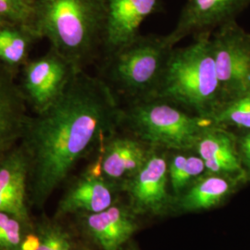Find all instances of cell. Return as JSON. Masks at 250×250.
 Segmentation results:
<instances>
[{
  "mask_svg": "<svg viewBox=\"0 0 250 250\" xmlns=\"http://www.w3.org/2000/svg\"><path fill=\"white\" fill-rule=\"evenodd\" d=\"M40 40L29 26L0 24V63L19 72L29 61L32 47Z\"/></svg>",
  "mask_w": 250,
  "mask_h": 250,
  "instance_id": "ac0fdd59",
  "label": "cell"
},
{
  "mask_svg": "<svg viewBox=\"0 0 250 250\" xmlns=\"http://www.w3.org/2000/svg\"><path fill=\"white\" fill-rule=\"evenodd\" d=\"M188 151L173 150L170 156L168 155L169 180L175 195L182 194L186 188L208 172L204 161L197 152L188 154Z\"/></svg>",
  "mask_w": 250,
  "mask_h": 250,
  "instance_id": "d6986e66",
  "label": "cell"
},
{
  "mask_svg": "<svg viewBox=\"0 0 250 250\" xmlns=\"http://www.w3.org/2000/svg\"><path fill=\"white\" fill-rule=\"evenodd\" d=\"M210 42L224 103L250 93V32L232 21L212 32Z\"/></svg>",
  "mask_w": 250,
  "mask_h": 250,
  "instance_id": "8992f818",
  "label": "cell"
},
{
  "mask_svg": "<svg viewBox=\"0 0 250 250\" xmlns=\"http://www.w3.org/2000/svg\"><path fill=\"white\" fill-rule=\"evenodd\" d=\"M211 119L198 116L158 98L130 102L123 107L122 125L153 147L168 151L194 150Z\"/></svg>",
  "mask_w": 250,
  "mask_h": 250,
  "instance_id": "277c9868",
  "label": "cell"
},
{
  "mask_svg": "<svg viewBox=\"0 0 250 250\" xmlns=\"http://www.w3.org/2000/svg\"></svg>",
  "mask_w": 250,
  "mask_h": 250,
  "instance_id": "4316f807",
  "label": "cell"
},
{
  "mask_svg": "<svg viewBox=\"0 0 250 250\" xmlns=\"http://www.w3.org/2000/svg\"><path fill=\"white\" fill-rule=\"evenodd\" d=\"M40 246V237L37 233H28L23 236L19 250H38Z\"/></svg>",
  "mask_w": 250,
  "mask_h": 250,
  "instance_id": "d4e9b609",
  "label": "cell"
},
{
  "mask_svg": "<svg viewBox=\"0 0 250 250\" xmlns=\"http://www.w3.org/2000/svg\"><path fill=\"white\" fill-rule=\"evenodd\" d=\"M164 36H138L133 43L106 58L107 82L130 102L153 98L170 52Z\"/></svg>",
  "mask_w": 250,
  "mask_h": 250,
  "instance_id": "5b68a950",
  "label": "cell"
},
{
  "mask_svg": "<svg viewBox=\"0 0 250 250\" xmlns=\"http://www.w3.org/2000/svg\"><path fill=\"white\" fill-rule=\"evenodd\" d=\"M163 9L162 0H107L102 53L105 58L140 36L144 21Z\"/></svg>",
  "mask_w": 250,
  "mask_h": 250,
  "instance_id": "30bf717a",
  "label": "cell"
},
{
  "mask_svg": "<svg viewBox=\"0 0 250 250\" xmlns=\"http://www.w3.org/2000/svg\"><path fill=\"white\" fill-rule=\"evenodd\" d=\"M17 73L0 63V161L21 139L29 117Z\"/></svg>",
  "mask_w": 250,
  "mask_h": 250,
  "instance_id": "8fae6325",
  "label": "cell"
},
{
  "mask_svg": "<svg viewBox=\"0 0 250 250\" xmlns=\"http://www.w3.org/2000/svg\"><path fill=\"white\" fill-rule=\"evenodd\" d=\"M250 5V0H188L181 10L177 23L164 36L170 47L188 36L211 35L217 28L232 21Z\"/></svg>",
  "mask_w": 250,
  "mask_h": 250,
  "instance_id": "ba28073f",
  "label": "cell"
},
{
  "mask_svg": "<svg viewBox=\"0 0 250 250\" xmlns=\"http://www.w3.org/2000/svg\"><path fill=\"white\" fill-rule=\"evenodd\" d=\"M215 126L234 134L250 131V92L224 102L211 117Z\"/></svg>",
  "mask_w": 250,
  "mask_h": 250,
  "instance_id": "ffe728a7",
  "label": "cell"
},
{
  "mask_svg": "<svg viewBox=\"0 0 250 250\" xmlns=\"http://www.w3.org/2000/svg\"><path fill=\"white\" fill-rule=\"evenodd\" d=\"M80 71L53 49L29 60L21 69L19 85L34 113H40L62 97L75 73Z\"/></svg>",
  "mask_w": 250,
  "mask_h": 250,
  "instance_id": "52a82bcc",
  "label": "cell"
},
{
  "mask_svg": "<svg viewBox=\"0 0 250 250\" xmlns=\"http://www.w3.org/2000/svg\"><path fill=\"white\" fill-rule=\"evenodd\" d=\"M122 114L107 82L80 70L54 104L29 115L21 144L35 204H45L90 147L116 132Z\"/></svg>",
  "mask_w": 250,
  "mask_h": 250,
  "instance_id": "6da1fadb",
  "label": "cell"
},
{
  "mask_svg": "<svg viewBox=\"0 0 250 250\" xmlns=\"http://www.w3.org/2000/svg\"><path fill=\"white\" fill-rule=\"evenodd\" d=\"M38 235L40 237L38 250H73L69 234L59 226H44Z\"/></svg>",
  "mask_w": 250,
  "mask_h": 250,
  "instance_id": "603a6c76",
  "label": "cell"
},
{
  "mask_svg": "<svg viewBox=\"0 0 250 250\" xmlns=\"http://www.w3.org/2000/svg\"><path fill=\"white\" fill-rule=\"evenodd\" d=\"M21 224L14 216L0 212V250H19L23 239Z\"/></svg>",
  "mask_w": 250,
  "mask_h": 250,
  "instance_id": "7402d4cb",
  "label": "cell"
},
{
  "mask_svg": "<svg viewBox=\"0 0 250 250\" xmlns=\"http://www.w3.org/2000/svg\"><path fill=\"white\" fill-rule=\"evenodd\" d=\"M194 150L204 161L208 172L248 179L238 154L236 135L231 131L215 125L208 128Z\"/></svg>",
  "mask_w": 250,
  "mask_h": 250,
  "instance_id": "5bb4252c",
  "label": "cell"
},
{
  "mask_svg": "<svg viewBox=\"0 0 250 250\" xmlns=\"http://www.w3.org/2000/svg\"><path fill=\"white\" fill-rule=\"evenodd\" d=\"M86 230L102 250H120L136 230L132 214L120 206L87 216Z\"/></svg>",
  "mask_w": 250,
  "mask_h": 250,
  "instance_id": "2e32d148",
  "label": "cell"
},
{
  "mask_svg": "<svg viewBox=\"0 0 250 250\" xmlns=\"http://www.w3.org/2000/svg\"><path fill=\"white\" fill-rule=\"evenodd\" d=\"M107 0H38L32 29L78 70L102 52Z\"/></svg>",
  "mask_w": 250,
  "mask_h": 250,
  "instance_id": "7a4b0ae2",
  "label": "cell"
},
{
  "mask_svg": "<svg viewBox=\"0 0 250 250\" xmlns=\"http://www.w3.org/2000/svg\"><path fill=\"white\" fill-rule=\"evenodd\" d=\"M154 147L132 135L113 133L103 141L101 174L109 181H126L142 168Z\"/></svg>",
  "mask_w": 250,
  "mask_h": 250,
  "instance_id": "4fadbf2b",
  "label": "cell"
},
{
  "mask_svg": "<svg viewBox=\"0 0 250 250\" xmlns=\"http://www.w3.org/2000/svg\"><path fill=\"white\" fill-rule=\"evenodd\" d=\"M235 135L243 169L248 178H250V131L235 134Z\"/></svg>",
  "mask_w": 250,
  "mask_h": 250,
  "instance_id": "cb8c5ba5",
  "label": "cell"
},
{
  "mask_svg": "<svg viewBox=\"0 0 250 250\" xmlns=\"http://www.w3.org/2000/svg\"><path fill=\"white\" fill-rule=\"evenodd\" d=\"M245 179L207 172L189 187L179 206L185 211H198L219 205Z\"/></svg>",
  "mask_w": 250,
  "mask_h": 250,
  "instance_id": "e0dca14e",
  "label": "cell"
},
{
  "mask_svg": "<svg viewBox=\"0 0 250 250\" xmlns=\"http://www.w3.org/2000/svg\"><path fill=\"white\" fill-rule=\"evenodd\" d=\"M113 188L96 165L78 179L59 204L58 215L98 213L113 203Z\"/></svg>",
  "mask_w": 250,
  "mask_h": 250,
  "instance_id": "9a60e30c",
  "label": "cell"
},
{
  "mask_svg": "<svg viewBox=\"0 0 250 250\" xmlns=\"http://www.w3.org/2000/svg\"><path fill=\"white\" fill-rule=\"evenodd\" d=\"M34 4L29 0H0V24L10 23L32 28Z\"/></svg>",
  "mask_w": 250,
  "mask_h": 250,
  "instance_id": "44dd1931",
  "label": "cell"
},
{
  "mask_svg": "<svg viewBox=\"0 0 250 250\" xmlns=\"http://www.w3.org/2000/svg\"><path fill=\"white\" fill-rule=\"evenodd\" d=\"M166 151L154 147L142 168L124 182L132 206L138 213L160 214L168 206L170 180Z\"/></svg>",
  "mask_w": 250,
  "mask_h": 250,
  "instance_id": "9c48e42d",
  "label": "cell"
},
{
  "mask_svg": "<svg viewBox=\"0 0 250 250\" xmlns=\"http://www.w3.org/2000/svg\"><path fill=\"white\" fill-rule=\"evenodd\" d=\"M210 36H198L193 44L171 50L153 98L170 101L196 115L211 119L224 99Z\"/></svg>",
  "mask_w": 250,
  "mask_h": 250,
  "instance_id": "3957f363",
  "label": "cell"
},
{
  "mask_svg": "<svg viewBox=\"0 0 250 250\" xmlns=\"http://www.w3.org/2000/svg\"><path fill=\"white\" fill-rule=\"evenodd\" d=\"M29 1H30V2H32V3H33V4H35V3H36V1H38V0H29Z\"/></svg>",
  "mask_w": 250,
  "mask_h": 250,
  "instance_id": "484cf974",
  "label": "cell"
},
{
  "mask_svg": "<svg viewBox=\"0 0 250 250\" xmlns=\"http://www.w3.org/2000/svg\"><path fill=\"white\" fill-rule=\"evenodd\" d=\"M29 161L21 144L0 161V212L12 215L22 224L30 222L27 208Z\"/></svg>",
  "mask_w": 250,
  "mask_h": 250,
  "instance_id": "7c38bea8",
  "label": "cell"
}]
</instances>
